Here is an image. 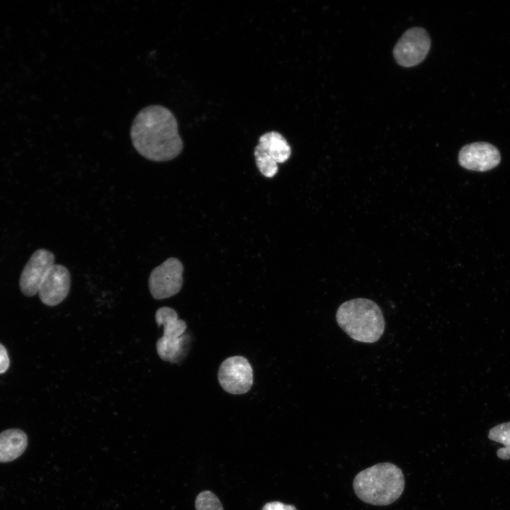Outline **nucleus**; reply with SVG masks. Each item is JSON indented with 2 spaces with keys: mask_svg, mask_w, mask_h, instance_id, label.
<instances>
[{
  "mask_svg": "<svg viewBox=\"0 0 510 510\" xmlns=\"http://www.w3.org/2000/svg\"><path fill=\"white\" fill-rule=\"evenodd\" d=\"M10 360L6 348L0 343V374L5 373L9 368Z\"/></svg>",
  "mask_w": 510,
  "mask_h": 510,
  "instance_id": "17",
  "label": "nucleus"
},
{
  "mask_svg": "<svg viewBox=\"0 0 510 510\" xmlns=\"http://www.w3.org/2000/svg\"><path fill=\"white\" fill-rule=\"evenodd\" d=\"M183 271L181 262L174 257L154 268L148 280L152 296L156 300H162L177 294L182 287Z\"/></svg>",
  "mask_w": 510,
  "mask_h": 510,
  "instance_id": "5",
  "label": "nucleus"
},
{
  "mask_svg": "<svg viewBox=\"0 0 510 510\" xmlns=\"http://www.w3.org/2000/svg\"><path fill=\"white\" fill-rule=\"evenodd\" d=\"M501 160L499 150L494 145L478 142L465 145L458 154V162L465 169L485 171L497 166Z\"/></svg>",
  "mask_w": 510,
  "mask_h": 510,
  "instance_id": "10",
  "label": "nucleus"
},
{
  "mask_svg": "<svg viewBox=\"0 0 510 510\" xmlns=\"http://www.w3.org/2000/svg\"><path fill=\"white\" fill-rule=\"evenodd\" d=\"M195 506L196 510H223L217 497L208 490L201 492L197 495Z\"/></svg>",
  "mask_w": 510,
  "mask_h": 510,
  "instance_id": "15",
  "label": "nucleus"
},
{
  "mask_svg": "<svg viewBox=\"0 0 510 510\" xmlns=\"http://www.w3.org/2000/svg\"><path fill=\"white\" fill-rule=\"evenodd\" d=\"M488 438L504 445L498 449L497 456L503 460L510 459V422L503 423L490 429Z\"/></svg>",
  "mask_w": 510,
  "mask_h": 510,
  "instance_id": "13",
  "label": "nucleus"
},
{
  "mask_svg": "<svg viewBox=\"0 0 510 510\" xmlns=\"http://www.w3.org/2000/svg\"><path fill=\"white\" fill-rule=\"evenodd\" d=\"M401 469L390 463L375 464L360 471L354 477L353 487L363 502L375 506L395 502L404 489Z\"/></svg>",
  "mask_w": 510,
  "mask_h": 510,
  "instance_id": "2",
  "label": "nucleus"
},
{
  "mask_svg": "<svg viewBox=\"0 0 510 510\" xmlns=\"http://www.w3.org/2000/svg\"><path fill=\"white\" fill-rule=\"evenodd\" d=\"M70 285L71 276L68 269L55 264L42 279L38 293L43 304L55 306L67 298Z\"/></svg>",
  "mask_w": 510,
  "mask_h": 510,
  "instance_id": "9",
  "label": "nucleus"
},
{
  "mask_svg": "<svg viewBox=\"0 0 510 510\" xmlns=\"http://www.w3.org/2000/svg\"><path fill=\"white\" fill-rule=\"evenodd\" d=\"M430 45V38L424 29L412 28L400 38L394 48L393 55L399 64L410 67L424 60Z\"/></svg>",
  "mask_w": 510,
  "mask_h": 510,
  "instance_id": "7",
  "label": "nucleus"
},
{
  "mask_svg": "<svg viewBox=\"0 0 510 510\" xmlns=\"http://www.w3.org/2000/svg\"><path fill=\"white\" fill-rule=\"evenodd\" d=\"M158 326H163L164 334L156 344L159 356L164 361L177 363L183 357L190 336L184 334L187 325L178 319L177 312L171 307H162L155 313Z\"/></svg>",
  "mask_w": 510,
  "mask_h": 510,
  "instance_id": "4",
  "label": "nucleus"
},
{
  "mask_svg": "<svg viewBox=\"0 0 510 510\" xmlns=\"http://www.w3.org/2000/svg\"><path fill=\"white\" fill-rule=\"evenodd\" d=\"M261 510H297L295 506L285 504L280 502H271L266 503Z\"/></svg>",
  "mask_w": 510,
  "mask_h": 510,
  "instance_id": "16",
  "label": "nucleus"
},
{
  "mask_svg": "<svg viewBox=\"0 0 510 510\" xmlns=\"http://www.w3.org/2000/svg\"><path fill=\"white\" fill-rule=\"evenodd\" d=\"M54 264L55 256L51 251L44 249L36 250L21 272L19 279L21 293L27 297L37 294L42 279Z\"/></svg>",
  "mask_w": 510,
  "mask_h": 510,
  "instance_id": "8",
  "label": "nucleus"
},
{
  "mask_svg": "<svg viewBox=\"0 0 510 510\" xmlns=\"http://www.w3.org/2000/svg\"><path fill=\"white\" fill-rule=\"evenodd\" d=\"M130 137L136 151L153 162L176 158L183 146L176 117L161 105H150L137 113L132 123Z\"/></svg>",
  "mask_w": 510,
  "mask_h": 510,
  "instance_id": "1",
  "label": "nucleus"
},
{
  "mask_svg": "<svg viewBox=\"0 0 510 510\" xmlns=\"http://www.w3.org/2000/svg\"><path fill=\"white\" fill-rule=\"evenodd\" d=\"M28 446L24 431L18 429H7L0 433V463L12 461L23 454Z\"/></svg>",
  "mask_w": 510,
  "mask_h": 510,
  "instance_id": "11",
  "label": "nucleus"
},
{
  "mask_svg": "<svg viewBox=\"0 0 510 510\" xmlns=\"http://www.w3.org/2000/svg\"><path fill=\"white\" fill-rule=\"evenodd\" d=\"M336 319L351 339L363 343L376 342L385 330V323L380 308L375 302L366 298L342 303L336 311Z\"/></svg>",
  "mask_w": 510,
  "mask_h": 510,
  "instance_id": "3",
  "label": "nucleus"
},
{
  "mask_svg": "<svg viewBox=\"0 0 510 510\" xmlns=\"http://www.w3.org/2000/svg\"><path fill=\"white\" fill-rule=\"evenodd\" d=\"M254 157L256 166L264 176L271 178L278 172L277 162L266 154L258 146L255 147Z\"/></svg>",
  "mask_w": 510,
  "mask_h": 510,
  "instance_id": "14",
  "label": "nucleus"
},
{
  "mask_svg": "<svg viewBox=\"0 0 510 510\" xmlns=\"http://www.w3.org/2000/svg\"><path fill=\"white\" fill-rule=\"evenodd\" d=\"M217 378L222 389L232 395H242L251 389L253 369L248 360L241 356L226 358L220 365Z\"/></svg>",
  "mask_w": 510,
  "mask_h": 510,
  "instance_id": "6",
  "label": "nucleus"
},
{
  "mask_svg": "<svg viewBox=\"0 0 510 510\" xmlns=\"http://www.w3.org/2000/svg\"><path fill=\"white\" fill-rule=\"evenodd\" d=\"M257 146L277 164L287 161L291 154L290 147L285 138L276 131L262 135Z\"/></svg>",
  "mask_w": 510,
  "mask_h": 510,
  "instance_id": "12",
  "label": "nucleus"
}]
</instances>
